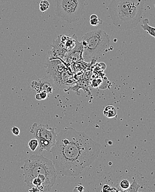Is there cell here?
<instances>
[{
  "label": "cell",
  "mask_w": 155,
  "mask_h": 192,
  "mask_svg": "<svg viewBox=\"0 0 155 192\" xmlns=\"http://www.w3.org/2000/svg\"><path fill=\"white\" fill-rule=\"evenodd\" d=\"M55 128L50 127L47 124H38L37 123L33 124L30 132L37 139L40 151L45 150L50 152L56 140L57 134L55 132Z\"/></svg>",
  "instance_id": "7"
},
{
  "label": "cell",
  "mask_w": 155,
  "mask_h": 192,
  "mask_svg": "<svg viewBox=\"0 0 155 192\" xmlns=\"http://www.w3.org/2000/svg\"><path fill=\"white\" fill-rule=\"evenodd\" d=\"M145 0H111L109 6L114 25L121 30L136 27L141 21Z\"/></svg>",
  "instance_id": "3"
},
{
  "label": "cell",
  "mask_w": 155,
  "mask_h": 192,
  "mask_svg": "<svg viewBox=\"0 0 155 192\" xmlns=\"http://www.w3.org/2000/svg\"><path fill=\"white\" fill-rule=\"evenodd\" d=\"M101 145L84 132L67 127L57 134L50 152L58 175L79 176L96 160Z\"/></svg>",
  "instance_id": "1"
},
{
  "label": "cell",
  "mask_w": 155,
  "mask_h": 192,
  "mask_svg": "<svg viewBox=\"0 0 155 192\" xmlns=\"http://www.w3.org/2000/svg\"><path fill=\"white\" fill-rule=\"evenodd\" d=\"M38 145H39V143H38L37 139H32L28 143L29 147L33 152L37 149Z\"/></svg>",
  "instance_id": "15"
},
{
  "label": "cell",
  "mask_w": 155,
  "mask_h": 192,
  "mask_svg": "<svg viewBox=\"0 0 155 192\" xmlns=\"http://www.w3.org/2000/svg\"><path fill=\"white\" fill-rule=\"evenodd\" d=\"M149 20L147 19H145L142 20V25H141V27L144 30L146 31L149 35L154 37L155 38V28L151 27L148 25Z\"/></svg>",
  "instance_id": "10"
},
{
  "label": "cell",
  "mask_w": 155,
  "mask_h": 192,
  "mask_svg": "<svg viewBox=\"0 0 155 192\" xmlns=\"http://www.w3.org/2000/svg\"><path fill=\"white\" fill-rule=\"evenodd\" d=\"M24 182L39 192H48L55 183L57 173L53 161L41 155H32L24 161L22 167Z\"/></svg>",
  "instance_id": "2"
},
{
  "label": "cell",
  "mask_w": 155,
  "mask_h": 192,
  "mask_svg": "<svg viewBox=\"0 0 155 192\" xmlns=\"http://www.w3.org/2000/svg\"><path fill=\"white\" fill-rule=\"evenodd\" d=\"M11 131L12 132V134L15 135V136H19V134H20V132L21 131L19 130V129L16 126H13L12 128Z\"/></svg>",
  "instance_id": "18"
},
{
  "label": "cell",
  "mask_w": 155,
  "mask_h": 192,
  "mask_svg": "<svg viewBox=\"0 0 155 192\" xmlns=\"http://www.w3.org/2000/svg\"><path fill=\"white\" fill-rule=\"evenodd\" d=\"M48 96V93L45 91H40L35 95V98L38 100H42L46 99Z\"/></svg>",
  "instance_id": "16"
},
{
  "label": "cell",
  "mask_w": 155,
  "mask_h": 192,
  "mask_svg": "<svg viewBox=\"0 0 155 192\" xmlns=\"http://www.w3.org/2000/svg\"><path fill=\"white\" fill-rule=\"evenodd\" d=\"M130 182L127 180L124 179L120 183V186H121V188L125 190L129 188L130 187Z\"/></svg>",
  "instance_id": "17"
},
{
  "label": "cell",
  "mask_w": 155,
  "mask_h": 192,
  "mask_svg": "<svg viewBox=\"0 0 155 192\" xmlns=\"http://www.w3.org/2000/svg\"><path fill=\"white\" fill-rule=\"evenodd\" d=\"M103 114L107 118H113L116 116L117 112L113 106L108 105L104 108Z\"/></svg>",
  "instance_id": "11"
},
{
  "label": "cell",
  "mask_w": 155,
  "mask_h": 192,
  "mask_svg": "<svg viewBox=\"0 0 155 192\" xmlns=\"http://www.w3.org/2000/svg\"><path fill=\"white\" fill-rule=\"evenodd\" d=\"M56 14L68 23L78 21L84 14L85 0H56Z\"/></svg>",
  "instance_id": "5"
},
{
  "label": "cell",
  "mask_w": 155,
  "mask_h": 192,
  "mask_svg": "<svg viewBox=\"0 0 155 192\" xmlns=\"http://www.w3.org/2000/svg\"><path fill=\"white\" fill-rule=\"evenodd\" d=\"M84 188H83V186H82V185H79L78 187H75L74 190V192L75 191H78V192H83V190H84Z\"/></svg>",
  "instance_id": "20"
},
{
  "label": "cell",
  "mask_w": 155,
  "mask_h": 192,
  "mask_svg": "<svg viewBox=\"0 0 155 192\" xmlns=\"http://www.w3.org/2000/svg\"><path fill=\"white\" fill-rule=\"evenodd\" d=\"M83 59L90 62L103 53L110 46V38L102 30H95L87 33L82 38Z\"/></svg>",
  "instance_id": "4"
},
{
  "label": "cell",
  "mask_w": 155,
  "mask_h": 192,
  "mask_svg": "<svg viewBox=\"0 0 155 192\" xmlns=\"http://www.w3.org/2000/svg\"><path fill=\"white\" fill-rule=\"evenodd\" d=\"M50 3L47 0H42L39 3V9L40 11L44 12L49 9Z\"/></svg>",
  "instance_id": "14"
},
{
  "label": "cell",
  "mask_w": 155,
  "mask_h": 192,
  "mask_svg": "<svg viewBox=\"0 0 155 192\" xmlns=\"http://www.w3.org/2000/svg\"><path fill=\"white\" fill-rule=\"evenodd\" d=\"M48 74L54 83L58 85H69L71 83L72 74L66 64L59 59H46Z\"/></svg>",
  "instance_id": "6"
},
{
  "label": "cell",
  "mask_w": 155,
  "mask_h": 192,
  "mask_svg": "<svg viewBox=\"0 0 155 192\" xmlns=\"http://www.w3.org/2000/svg\"><path fill=\"white\" fill-rule=\"evenodd\" d=\"M67 36L65 35H59L56 39L54 40L51 44L52 49L48 52L50 59H63L66 53H67V48L66 45V41Z\"/></svg>",
  "instance_id": "8"
},
{
  "label": "cell",
  "mask_w": 155,
  "mask_h": 192,
  "mask_svg": "<svg viewBox=\"0 0 155 192\" xmlns=\"http://www.w3.org/2000/svg\"><path fill=\"white\" fill-rule=\"evenodd\" d=\"M83 47L82 42L77 41L74 48L67 52L63 60L66 63L72 64L83 59Z\"/></svg>",
  "instance_id": "9"
},
{
  "label": "cell",
  "mask_w": 155,
  "mask_h": 192,
  "mask_svg": "<svg viewBox=\"0 0 155 192\" xmlns=\"http://www.w3.org/2000/svg\"><path fill=\"white\" fill-rule=\"evenodd\" d=\"M112 188H111V186H109L108 184H106L103 186V189H102V192H110V191H113V190L111 189Z\"/></svg>",
  "instance_id": "19"
},
{
  "label": "cell",
  "mask_w": 155,
  "mask_h": 192,
  "mask_svg": "<svg viewBox=\"0 0 155 192\" xmlns=\"http://www.w3.org/2000/svg\"><path fill=\"white\" fill-rule=\"evenodd\" d=\"M90 24L93 26H97L102 23V21L96 14H92L90 16Z\"/></svg>",
  "instance_id": "13"
},
{
  "label": "cell",
  "mask_w": 155,
  "mask_h": 192,
  "mask_svg": "<svg viewBox=\"0 0 155 192\" xmlns=\"http://www.w3.org/2000/svg\"><path fill=\"white\" fill-rule=\"evenodd\" d=\"M140 187H141V185L138 184L137 180L135 179H134L132 184L131 185H130V187L128 189L125 190L124 191L129 192H138L139 188Z\"/></svg>",
  "instance_id": "12"
}]
</instances>
